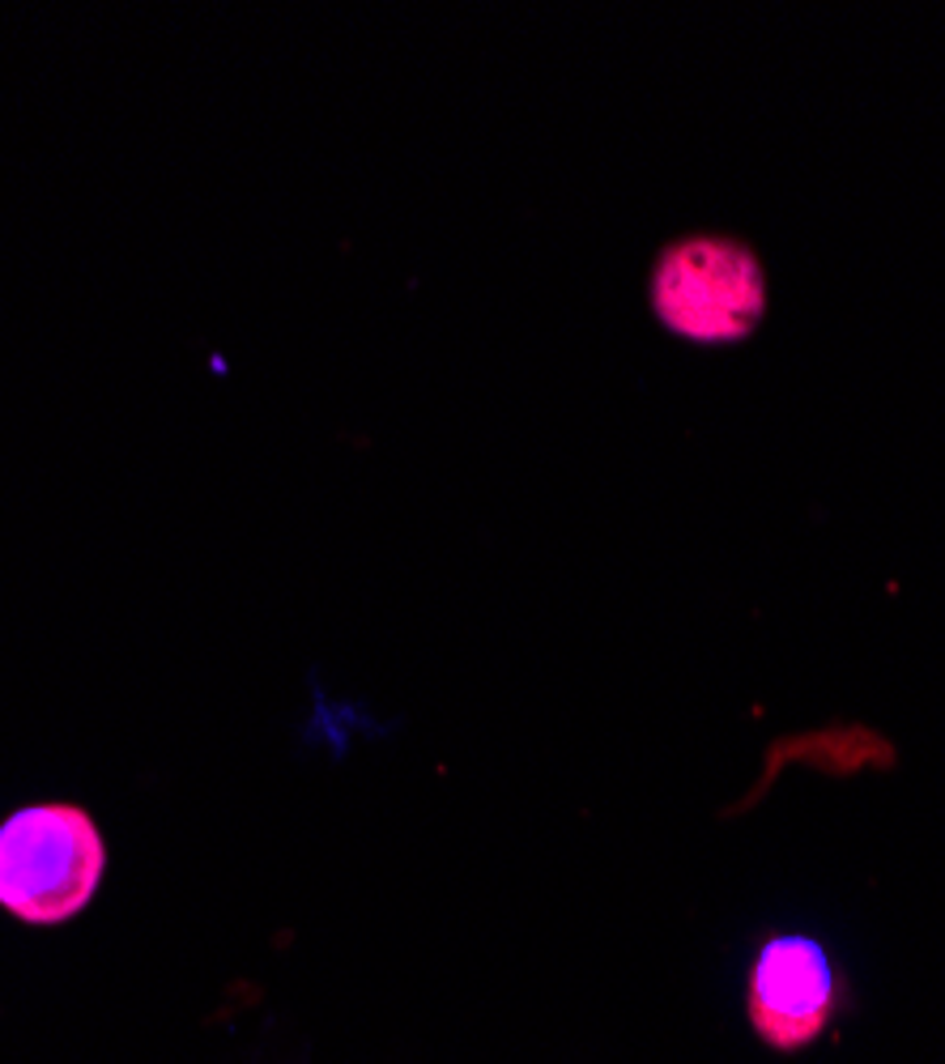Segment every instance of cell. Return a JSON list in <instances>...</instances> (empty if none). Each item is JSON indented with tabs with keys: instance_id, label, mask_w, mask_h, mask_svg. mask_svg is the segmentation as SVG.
<instances>
[{
	"instance_id": "cell-3",
	"label": "cell",
	"mask_w": 945,
	"mask_h": 1064,
	"mask_svg": "<svg viewBox=\"0 0 945 1064\" xmlns=\"http://www.w3.org/2000/svg\"><path fill=\"white\" fill-rule=\"evenodd\" d=\"M839 1013V980L822 941L779 932L758 946L746 983V1017L771 1052H806Z\"/></svg>"
},
{
	"instance_id": "cell-2",
	"label": "cell",
	"mask_w": 945,
	"mask_h": 1064,
	"mask_svg": "<svg viewBox=\"0 0 945 1064\" xmlns=\"http://www.w3.org/2000/svg\"><path fill=\"white\" fill-rule=\"evenodd\" d=\"M652 307L686 341H741L762 320L767 277L737 239H677L652 269Z\"/></svg>"
},
{
	"instance_id": "cell-1",
	"label": "cell",
	"mask_w": 945,
	"mask_h": 1064,
	"mask_svg": "<svg viewBox=\"0 0 945 1064\" xmlns=\"http://www.w3.org/2000/svg\"><path fill=\"white\" fill-rule=\"evenodd\" d=\"M107 874V844L82 805L39 800L0 822V907L48 928L82 916Z\"/></svg>"
}]
</instances>
